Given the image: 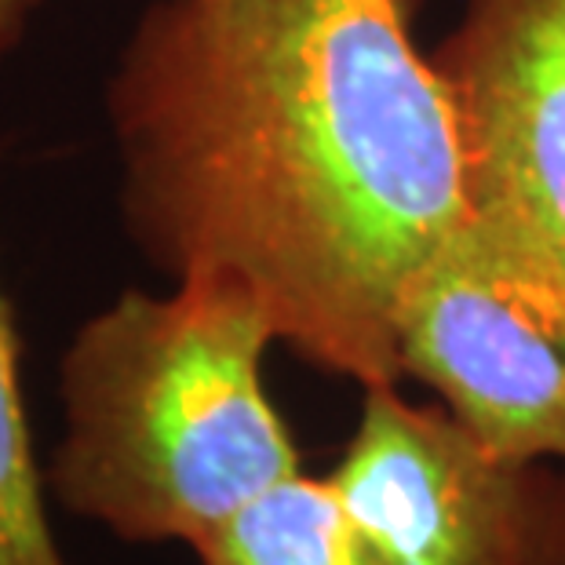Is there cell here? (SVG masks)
<instances>
[{"label": "cell", "mask_w": 565, "mask_h": 565, "mask_svg": "<svg viewBox=\"0 0 565 565\" xmlns=\"http://www.w3.org/2000/svg\"><path fill=\"white\" fill-rule=\"evenodd\" d=\"M424 0H153L106 81L128 242L164 278L223 270L278 343L398 387L413 285L463 234Z\"/></svg>", "instance_id": "cell-1"}, {"label": "cell", "mask_w": 565, "mask_h": 565, "mask_svg": "<svg viewBox=\"0 0 565 565\" xmlns=\"http://www.w3.org/2000/svg\"><path fill=\"white\" fill-rule=\"evenodd\" d=\"M278 343L252 288L223 270L128 288L58 358L63 435L47 489L128 544H190L303 471L263 383Z\"/></svg>", "instance_id": "cell-2"}, {"label": "cell", "mask_w": 565, "mask_h": 565, "mask_svg": "<svg viewBox=\"0 0 565 565\" xmlns=\"http://www.w3.org/2000/svg\"><path fill=\"white\" fill-rule=\"evenodd\" d=\"M430 58L460 142L463 245L565 335V0H467Z\"/></svg>", "instance_id": "cell-3"}, {"label": "cell", "mask_w": 565, "mask_h": 565, "mask_svg": "<svg viewBox=\"0 0 565 565\" xmlns=\"http://www.w3.org/2000/svg\"><path fill=\"white\" fill-rule=\"evenodd\" d=\"M329 478L391 565H565V467L497 452L398 387L365 391Z\"/></svg>", "instance_id": "cell-4"}, {"label": "cell", "mask_w": 565, "mask_h": 565, "mask_svg": "<svg viewBox=\"0 0 565 565\" xmlns=\"http://www.w3.org/2000/svg\"><path fill=\"white\" fill-rule=\"evenodd\" d=\"M402 380H419L497 452L565 467V335L478 267L463 234L413 285Z\"/></svg>", "instance_id": "cell-5"}, {"label": "cell", "mask_w": 565, "mask_h": 565, "mask_svg": "<svg viewBox=\"0 0 565 565\" xmlns=\"http://www.w3.org/2000/svg\"><path fill=\"white\" fill-rule=\"evenodd\" d=\"M201 565H391L332 478L288 475L204 536Z\"/></svg>", "instance_id": "cell-6"}, {"label": "cell", "mask_w": 565, "mask_h": 565, "mask_svg": "<svg viewBox=\"0 0 565 565\" xmlns=\"http://www.w3.org/2000/svg\"><path fill=\"white\" fill-rule=\"evenodd\" d=\"M44 482L22 398V343L0 285V565H70L47 522Z\"/></svg>", "instance_id": "cell-7"}, {"label": "cell", "mask_w": 565, "mask_h": 565, "mask_svg": "<svg viewBox=\"0 0 565 565\" xmlns=\"http://www.w3.org/2000/svg\"><path fill=\"white\" fill-rule=\"evenodd\" d=\"M41 0H0V66L15 55Z\"/></svg>", "instance_id": "cell-8"}]
</instances>
